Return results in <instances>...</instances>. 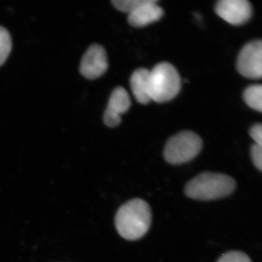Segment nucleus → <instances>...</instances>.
I'll use <instances>...</instances> for the list:
<instances>
[{
  "instance_id": "obj_5",
  "label": "nucleus",
  "mask_w": 262,
  "mask_h": 262,
  "mask_svg": "<svg viewBox=\"0 0 262 262\" xmlns=\"http://www.w3.org/2000/svg\"><path fill=\"white\" fill-rule=\"evenodd\" d=\"M237 72L251 80H259L262 76V42L254 40L242 48L236 62Z\"/></svg>"
},
{
  "instance_id": "obj_7",
  "label": "nucleus",
  "mask_w": 262,
  "mask_h": 262,
  "mask_svg": "<svg viewBox=\"0 0 262 262\" xmlns=\"http://www.w3.org/2000/svg\"><path fill=\"white\" fill-rule=\"evenodd\" d=\"M104 48L99 45H92L84 53L81 61L80 73L89 80L101 77L108 69V59Z\"/></svg>"
},
{
  "instance_id": "obj_12",
  "label": "nucleus",
  "mask_w": 262,
  "mask_h": 262,
  "mask_svg": "<svg viewBox=\"0 0 262 262\" xmlns=\"http://www.w3.org/2000/svg\"><path fill=\"white\" fill-rule=\"evenodd\" d=\"M12 49L11 37L4 27H0V67L9 56Z\"/></svg>"
},
{
  "instance_id": "obj_1",
  "label": "nucleus",
  "mask_w": 262,
  "mask_h": 262,
  "mask_svg": "<svg viewBox=\"0 0 262 262\" xmlns=\"http://www.w3.org/2000/svg\"><path fill=\"white\" fill-rule=\"evenodd\" d=\"M151 220L149 205L137 198L127 202L119 208L115 216V227L123 238L136 241L148 232Z\"/></svg>"
},
{
  "instance_id": "obj_8",
  "label": "nucleus",
  "mask_w": 262,
  "mask_h": 262,
  "mask_svg": "<svg viewBox=\"0 0 262 262\" xmlns=\"http://www.w3.org/2000/svg\"><path fill=\"white\" fill-rule=\"evenodd\" d=\"M130 106L131 100L126 90L122 87H117L112 93L103 115L105 125L110 127L120 125L121 115L128 111Z\"/></svg>"
},
{
  "instance_id": "obj_13",
  "label": "nucleus",
  "mask_w": 262,
  "mask_h": 262,
  "mask_svg": "<svg viewBox=\"0 0 262 262\" xmlns=\"http://www.w3.org/2000/svg\"><path fill=\"white\" fill-rule=\"evenodd\" d=\"M144 2L145 0H113L112 3L117 10L129 15Z\"/></svg>"
},
{
  "instance_id": "obj_11",
  "label": "nucleus",
  "mask_w": 262,
  "mask_h": 262,
  "mask_svg": "<svg viewBox=\"0 0 262 262\" xmlns=\"http://www.w3.org/2000/svg\"><path fill=\"white\" fill-rule=\"evenodd\" d=\"M244 99L249 107L256 110L258 113H261L262 86L261 84H252L245 90Z\"/></svg>"
},
{
  "instance_id": "obj_14",
  "label": "nucleus",
  "mask_w": 262,
  "mask_h": 262,
  "mask_svg": "<svg viewBox=\"0 0 262 262\" xmlns=\"http://www.w3.org/2000/svg\"><path fill=\"white\" fill-rule=\"evenodd\" d=\"M217 262H252L246 253L241 251H230L224 254Z\"/></svg>"
},
{
  "instance_id": "obj_2",
  "label": "nucleus",
  "mask_w": 262,
  "mask_h": 262,
  "mask_svg": "<svg viewBox=\"0 0 262 262\" xmlns=\"http://www.w3.org/2000/svg\"><path fill=\"white\" fill-rule=\"evenodd\" d=\"M235 187V181L228 175L205 172L187 183L185 194L198 201H214L229 196Z\"/></svg>"
},
{
  "instance_id": "obj_15",
  "label": "nucleus",
  "mask_w": 262,
  "mask_h": 262,
  "mask_svg": "<svg viewBox=\"0 0 262 262\" xmlns=\"http://www.w3.org/2000/svg\"><path fill=\"white\" fill-rule=\"evenodd\" d=\"M251 159L256 168L261 171L262 169V146L253 144L251 149Z\"/></svg>"
},
{
  "instance_id": "obj_16",
  "label": "nucleus",
  "mask_w": 262,
  "mask_h": 262,
  "mask_svg": "<svg viewBox=\"0 0 262 262\" xmlns=\"http://www.w3.org/2000/svg\"><path fill=\"white\" fill-rule=\"evenodd\" d=\"M249 134L256 144L262 146V125L261 123H256L253 125L250 129Z\"/></svg>"
},
{
  "instance_id": "obj_10",
  "label": "nucleus",
  "mask_w": 262,
  "mask_h": 262,
  "mask_svg": "<svg viewBox=\"0 0 262 262\" xmlns=\"http://www.w3.org/2000/svg\"><path fill=\"white\" fill-rule=\"evenodd\" d=\"M149 72L145 68L137 69L131 75V91L136 101L141 104H147L151 101L149 94Z\"/></svg>"
},
{
  "instance_id": "obj_6",
  "label": "nucleus",
  "mask_w": 262,
  "mask_h": 262,
  "mask_svg": "<svg viewBox=\"0 0 262 262\" xmlns=\"http://www.w3.org/2000/svg\"><path fill=\"white\" fill-rule=\"evenodd\" d=\"M215 12L227 23L241 26L252 16L253 7L247 0H220L215 3Z\"/></svg>"
},
{
  "instance_id": "obj_4",
  "label": "nucleus",
  "mask_w": 262,
  "mask_h": 262,
  "mask_svg": "<svg viewBox=\"0 0 262 262\" xmlns=\"http://www.w3.org/2000/svg\"><path fill=\"white\" fill-rule=\"evenodd\" d=\"M203 141L198 134L184 130L172 136L165 144L164 158L172 165H181L195 158L201 152Z\"/></svg>"
},
{
  "instance_id": "obj_3",
  "label": "nucleus",
  "mask_w": 262,
  "mask_h": 262,
  "mask_svg": "<svg viewBox=\"0 0 262 262\" xmlns=\"http://www.w3.org/2000/svg\"><path fill=\"white\" fill-rule=\"evenodd\" d=\"M181 84L178 71L168 62L158 63L150 71V97L155 102L171 101L179 94Z\"/></svg>"
},
{
  "instance_id": "obj_9",
  "label": "nucleus",
  "mask_w": 262,
  "mask_h": 262,
  "mask_svg": "<svg viewBox=\"0 0 262 262\" xmlns=\"http://www.w3.org/2000/svg\"><path fill=\"white\" fill-rule=\"evenodd\" d=\"M163 14V10L158 5V2L145 0L142 5L128 15L127 22L132 27L141 28L158 21Z\"/></svg>"
}]
</instances>
